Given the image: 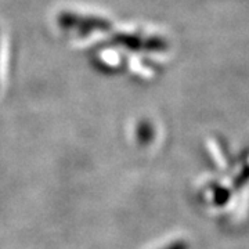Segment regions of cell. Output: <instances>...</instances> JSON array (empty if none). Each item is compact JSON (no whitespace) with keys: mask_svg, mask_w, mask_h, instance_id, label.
I'll return each mask as SVG.
<instances>
[{"mask_svg":"<svg viewBox=\"0 0 249 249\" xmlns=\"http://www.w3.org/2000/svg\"><path fill=\"white\" fill-rule=\"evenodd\" d=\"M152 137H154V129H152V124L148 122H144L140 124V126L137 127V139L140 142H151Z\"/></svg>","mask_w":249,"mask_h":249,"instance_id":"obj_3","label":"cell"},{"mask_svg":"<svg viewBox=\"0 0 249 249\" xmlns=\"http://www.w3.org/2000/svg\"><path fill=\"white\" fill-rule=\"evenodd\" d=\"M116 42H119L121 45L130 47L134 50H163L166 49V43L162 39H142L137 36H116Z\"/></svg>","mask_w":249,"mask_h":249,"instance_id":"obj_2","label":"cell"},{"mask_svg":"<svg viewBox=\"0 0 249 249\" xmlns=\"http://www.w3.org/2000/svg\"><path fill=\"white\" fill-rule=\"evenodd\" d=\"M162 249H190V244L184 240H178L172 242L169 245H166L165 248Z\"/></svg>","mask_w":249,"mask_h":249,"instance_id":"obj_4","label":"cell"},{"mask_svg":"<svg viewBox=\"0 0 249 249\" xmlns=\"http://www.w3.org/2000/svg\"><path fill=\"white\" fill-rule=\"evenodd\" d=\"M58 25L65 29H75L80 35H88L96 31L111 29V22L108 19L91 16H79L73 13H61L58 16Z\"/></svg>","mask_w":249,"mask_h":249,"instance_id":"obj_1","label":"cell"}]
</instances>
